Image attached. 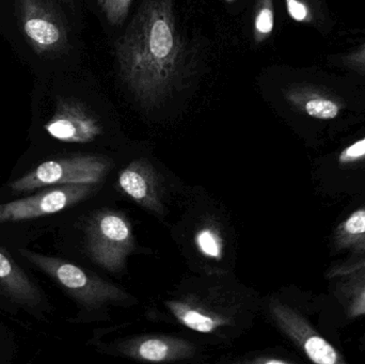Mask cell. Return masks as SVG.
<instances>
[{
  "label": "cell",
  "mask_w": 365,
  "mask_h": 364,
  "mask_svg": "<svg viewBox=\"0 0 365 364\" xmlns=\"http://www.w3.org/2000/svg\"><path fill=\"white\" fill-rule=\"evenodd\" d=\"M115 47L122 80L148 108L167 100L191 68L173 0H143Z\"/></svg>",
  "instance_id": "1"
},
{
  "label": "cell",
  "mask_w": 365,
  "mask_h": 364,
  "mask_svg": "<svg viewBox=\"0 0 365 364\" xmlns=\"http://www.w3.org/2000/svg\"><path fill=\"white\" fill-rule=\"evenodd\" d=\"M21 31L38 55L60 53L68 45V29L53 0H17Z\"/></svg>",
  "instance_id": "2"
},
{
  "label": "cell",
  "mask_w": 365,
  "mask_h": 364,
  "mask_svg": "<svg viewBox=\"0 0 365 364\" xmlns=\"http://www.w3.org/2000/svg\"><path fill=\"white\" fill-rule=\"evenodd\" d=\"M104 169V164L91 156L47 160L12 182L10 189L14 194H23L51 186L96 183Z\"/></svg>",
  "instance_id": "3"
},
{
  "label": "cell",
  "mask_w": 365,
  "mask_h": 364,
  "mask_svg": "<svg viewBox=\"0 0 365 364\" xmlns=\"http://www.w3.org/2000/svg\"><path fill=\"white\" fill-rule=\"evenodd\" d=\"M90 184L51 186L27 198L0 204V224L38 219L63 211L90 192Z\"/></svg>",
  "instance_id": "4"
},
{
  "label": "cell",
  "mask_w": 365,
  "mask_h": 364,
  "mask_svg": "<svg viewBox=\"0 0 365 364\" xmlns=\"http://www.w3.org/2000/svg\"><path fill=\"white\" fill-rule=\"evenodd\" d=\"M44 128L53 138L68 143L90 142L102 132L93 113L74 98H60Z\"/></svg>",
  "instance_id": "5"
},
{
  "label": "cell",
  "mask_w": 365,
  "mask_h": 364,
  "mask_svg": "<svg viewBox=\"0 0 365 364\" xmlns=\"http://www.w3.org/2000/svg\"><path fill=\"white\" fill-rule=\"evenodd\" d=\"M274 316L289 337L302 348L312 363L317 364H345L344 357L330 344L323 336L319 335L310 323L299 313L285 307L274 306Z\"/></svg>",
  "instance_id": "6"
},
{
  "label": "cell",
  "mask_w": 365,
  "mask_h": 364,
  "mask_svg": "<svg viewBox=\"0 0 365 364\" xmlns=\"http://www.w3.org/2000/svg\"><path fill=\"white\" fill-rule=\"evenodd\" d=\"M19 252L28 262L53 278L78 298L87 301L96 294V288L93 280L76 265L24 248H21Z\"/></svg>",
  "instance_id": "7"
},
{
  "label": "cell",
  "mask_w": 365,
  "mask_h": 364,
  "mask_svg": "<svg viewBox=\"0 0 365 364\" xmlns=\"http://www.w3.org/2000/svg\"><path fill=\"white\" fill-rule=\"evenodd\" d=\"M357 262L344 264L332 271L334 277L340 278L336 296L351 318L365 316V259Z\"/></svg>",
  "instance_id": "8"
},
{
  "label": "cell",
  "mask_w": 365,
  "mask_h": 364,
  "mask_svg": "<svg viewBox=\"0 0 365 364\" xmlns=\"http://www.w3.org/2000/svg\"><path fill=\"white\" fill-rule=\"evenodd\" d=\"M284 98L294 107L314 119H336L343 109L339 98L310 85H292L284 90Z\"/></svg>",
  "instance_id": "9"
},
{
  "label": "cell",
  "mask_w": 365,
  "mask_h": 364,
  "mask_svg": "<svg viewBox=\"0 0 365 364\" xmlns=\"http://www.w3.org/2000/svg\"><path fill=\"white\" fill-rule=\"evenodd\" d=\"M0 288L17 303L40 305L42 295L25 271L13 260L8 251L0 246Z\"/></svg>",
  "instance_id": "10"
},
{
  "label": "cell",
  "mask_w": 365,
  "mask_h": 364,
  "mask_svg": "<svg viewBox=\"0 0 365 364\" xmlns=\"http://www.w3.org/2000/svg\"><path fill=\"white\" fill-rule=\"evenodd\" d=\"M334 243L338 249L365 256V205L354 211L336 226Z\"/></svg>",
  "instance_id": "11"
},
{
  "label": "cell",
  "mask_w": 365,
  "mask_h": 364,
  "mask_svg": "<svg viewBox=\"0 0 365 364\" xmlns=\"http://www.w3.org/2000/svg\"><path fill=\"white\" fill-rule=\"evenodd\" d=\"M130 237V230L123 219L115 215H106L94 224L92 230V244H122Z\"/></svg>",
  "instance_id": "12"
},
{
  "label": "cell",
  "mask_w": 365,
  "mask_h": 364,
  "mask_svg": "<svg viewBox=\"0 0 365 364\" xmlns=\"http://www.w3.org/2000/svg\"><path fill=\"white\" fill-rule=\"evenodd\" d=\"M253 36L261 44L272 36L274 28V0H257L255 4Z\"/></svg>",
  "instance_id": "13"
},
{
  "label": "cell",
  "mask_w": 365,
  "mask_h": 364,
  "mask_svg": "<svg viewBox=\"0 0 365 364\" xmlns=\"http://www.w3.org/2000/svg\"><path fill=\"white\" fill-rule=\"evenodd\" d=\"M173 310L182 323H184L188 328L197 333H210L216 328V322L210 316L202 314L201 312L179 305L173 306Z\"/></svg>",
  "instance_id": "14"
},
{
  "label": "cell",
  "mask_w": 365,
  "mask_h": 364,
  "mask_svg": "<svg viewBox=\"0 0 365 364\" xmlns=\"http://www.w3.org/2000/svg\"><path fill=\"white\" fill-rule=\"evenodd\" d=\"M120 185L135 200H143L148 196V183L141 173L134 169H126L120 177Z\"/></svg>",
  "instance_id": "15"
},
{
  "label": "cell",
  "mask_w": 365,
  "mask_h": 364,
  "mask_svg": "<svg viewBox=\"0 0 365 364\" xmlns=\"http://www.w3.org/2000/svg\"><path fill=\"white\" fill-rule=\"evenodd\" d=\"M130 4L132 0H105L102 4L103 12L111 25L120 26L128 17Z\"/></svg>",
  "instance_id": "16"
},
{
  "label": "cell",
  "mask_w": 365,
  "mask_h": 364,
  "mask_svg": "<svg viewBox=\"0 0 365 364\" xmlns=\"http://www.w3.org/2000/svg\"><path fill=\"white\" fill-rule=\"evenodd\" d=\"M139 355L145 360L164 361L168 357L169 346L162 340H148L139 346Z\"/></svg>",
  "instance_id": "17"
},
{
  "label": "cell",
  "mask_w": 365,
  "mask_h": 364,
  "mask_svg": "<svg viewBox=\"0 0 365 364\" xmlns=\"http://www.w3.org/2000/svg\"><path fill=\"white\" fill-rule=\"evenodd\" d=\"M364 160H365V137L342 150L338 157L339 164L342 166L358 164Z\"/></svg>",
  "instance_id": "18"
},
{
  "label": "cell",
  "mask_w": 365,
  "mask_h": 364,
  "mask_svg": "<svg viewBox=\"0 0 365 364\" xmlns=\"http://www.w3.org/2000/svg\"><path fill=\"white\" fill-rule=\"evenodd\" d=\"M197 245L206 256L210 258H219L221 254V244L217 235L212 231L203 230L197 235Z\"/></svg>",
  "instance_id": "19"
},
{
  "label": "cell",
  "mask_w": 365,
  "mask_h": 364,
  "mask_svg": "<svg viewBox=\"0 0 365 364\" xmlns=\"http://www.w3.org/2000/svg\"><path fill=\"white\" fill-rule=\"evenodd\" d=\"M287 13L292 19L298 23H311L313 21L312 11L304 0H285Z\"/></svg>",
  "instance_id": "20"
},
{
  "label": "cell",
  "mask_w": 365,
  "mask_h": 364,
  "mask_svg": "<svg viewBox=\"0 0 365 364\" xmlns=\"http://www.w3.org/2000/svg\"><path fill=\"white\" fill-rule=\"evenodd\" d=\"M344 63L349 68L365 74V44L360 46L357 51L347 55L344 58Z\"/></svg>",
  "instance_id": "21"
},
{
  "label": "cell",
  "mask_w": 365,
  "mask_h": 364,
  "mask_svg": "<svg viewBox=\"0 0 365 364\" xmlns=\"http://www.w3.org/2000/svg\"><path fill=\"white\" fill-rule=\"evenodd\" d=\"M105 0H98V4H100V6H102L103 2H104Z\"/></svg>",
  "instance_id": "22"
},
{
  "label": "cell",
  "mask_w": 365,
  "mask_h": 364,
  "mask_svg": "<svg viewBox=\"0 0 365 364\" xmlns=\"http://www.w3.org/2000/svg\"><path fill=\"white\" fill-rule=\"evenodd\" d=\"M225 1L229 2V4H231V2L235 1V0H225Z\"/></svg>",
  "instance_id": "23"
}]
</instances>
